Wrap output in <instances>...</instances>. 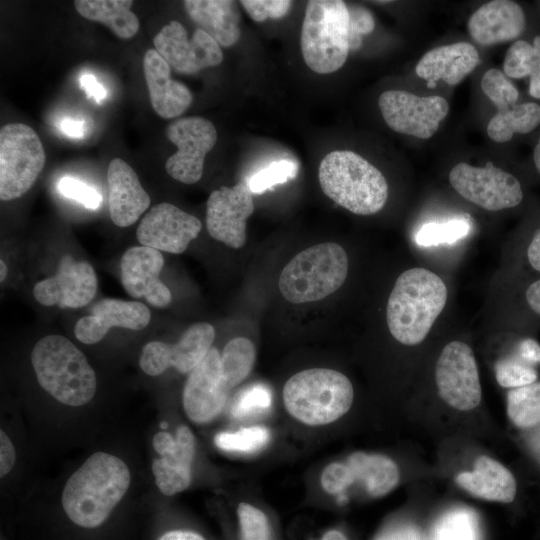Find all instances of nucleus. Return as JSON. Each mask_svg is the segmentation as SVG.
I'll return each instance as SVG.
<instances>
[{"label": "nucleus", "mask_w": 540, "mask_h": 540, "mask_svg": "<svg viewBox=\"0 0 540 540\" xmlns=\"http://www.w3.org/2000/svg\"><path fill=\"white\" fill-rule=\"evenodd\" d=\"M201 229L198 218L164 202L152 207L141 220L137 239L142 246L180 254L197 238Z\"/></svg>", "instance_id": "18"}, {"label": "nucleus", "mask_w": 540, "mask_h": 540, "mask_svg": "<svg viewBox=\"0 0 540 540\" xmlns=\"http://www.w3.org/2000/svg\"><path fill=\"white\" fill-rule=\"evenodd\" d=\"M503 71L515 79L529 76V94L540 99V35L534 37L533 43L515 41L506 52Z\"/></svg>", "instance_id": "31"}, {"label": "nucleus", "mask_w": 540, "mask_h": 540, "mask_svg": "<svg viewBox=\"0 0 540 540\" xmlns=\"http://www.w3.org/2000/svg\"><path fill=\"white\" fill-rule=\"evenodd\" d=\"M523 300L527 311L540 320V277L526 284Z\"/></svg>", "instance_id": "47"}, {"label": "nucleus", "mask_w": 540, "mask_h": 540, "mask_svg": "<svg viewBox=\"0 0 540 540\" xmlns=\"http://www.w3.org/2000/svg\"><path fill=\"white\" fill-rule=\"evenodd\" d=\"M447 301V287L435 273L411 268L397 278L389 295L386 319L398 342L414 346L431 330Z\"/></svg>", "instance_id": "2"}, {"label": "nucleus", "mask_w": 540, "mask_h": 540, "mask_svg": "<svg viewBox=\"0 0 540 540\" xmlns=\"http://www.w3.org/2000/svg\"><path fill=\"white\" fill-rule=\"evenodd\" d=\"M435 380L440 397L451 407L469 411L482 397L479 372L469 345L452 341L442 350L435 368Z\"/></svg>", "instance_id": "12"}, {"label": "nucleus", "mask_w": 540, "mask_h": 540, "mask_svg": "<svg viewBox=\"0 0 540 540\" xmlns=\"http://www.w3.org/2000/svg\"><path fill=\"white\" fill-rule=\"evenodd\" d=\"M477 49L468 42H458L428 51L415 67L416 74L435 88L438 80L453 86L461 82L479 64Z\"/></svg>", "instance_id": "26"}, {"label": "nucleus", "mask_w": 540, "mask_h": 540, "mask_svg": "<svg viewBox=\"0 0 540 540\" xmlns=\"http://www.w3.org/2000/svg\"><path fill=\"white\" fill-rule=\"evenodd\" d=\"M269 430L262 426H252L235 432H222L215 436L217 447L228 452L253 453L267 445Z\"/></svg>", "instance_id": "35"}, {"label": "nucleus", "mask_w": 540, "mask_h": 540, "mask_svg": "<svg viewBox=\"0 0 540 540\" xmlns=\"http://www.w3.org/2000/svg\"><path fill=\"white\" fill-rule=\"evenodd\" d=\"M166 136L178 148L166 160L167 173L184 184L198 182L203 174L205 157L217 141L213 123L198 116L180 118L166 128Z\"/></svg>", "instance_id": "11"}, {"label": "nucleus", "mask_w": 540, "mask_h": 540, "mask_svg": "<svg viewBox=\"0 0 540 540\" xmlns=\"http://www.w3.org/2000/svg\"><path fill=\"white\" fill-rule=\"evenodd\" d=\"M255 357L254 344L247 338L236 337L225 345L221 354V368L231 389L249 375Z\"/></svg>", "instance_id": "32"}, {"label": "nucleus", "mask_w": 540, "mask_h": 540, "mask_svg": "<svg viewBox=\"0 0 540 540\" xmlns=\"http://www.w3.org/2000/svg\"><path fill=\"white\" fill-rule=\"evenodd\" d=\"M31 362L40 386L59 402L82 406L94 396L96 375L85 355L67 338L48 335L31 353Z\"/></svg>", "instance_id": "4"}, {"label": "nucleus", "mask_w": 540, "mask_h": 540, "mask_svg": "<svg viewBox=\"0 0 540 540\" xmlns=\"http://www.w3.org/2000/svg\"><path fill=\"white\" fill-rule=\"evenodd\" d=\"M240 3L256 22H264L268 18H282L292 6V1L289 0H242Z\"/></svg>", "instance_id": "43"}, {"label": "nucleus", "mask_w": 540, "mask_h": 540, "mask_svg": "<svg viewBox=\"0 0 540 540\" xmlns=\"http://www.w3.org/2000/svg\"><path fill=\"white\" fill-rule=\"evenodd\" d=\"M298 169L296 162L283 159L270 163L246 180L253 194H261L275 185L294 179Z\"/></svg>", "instance_id": "38"}, {"label": "nucleus", "mask_w": 540, "mask_h": 540, "mask_svg": "<svg viewBox=\"0 0 540 540\" xmlns=\"http://www.w3.org/2000/svg\"><path fill=\"white\" fill-rule=\"evenodd\" d=\"M229 387L221 368V354L212 347L188 374L183 390V407L195 423H207L224 408Z\"/></svg>", "instance_id": "17"}, {"label": "nucleus", "mask_w": 540, "mask_h": 540, "mask_svg": "<svg viewBox=\"0 0 540 540\" xmlns=\"http://www.w3.org/2000/svg\"><path fill=\"white\" fill-rule=\"evenodd\" d=\"M163 265V255L156 249L141 245L126 250L121 258V282L126 292L133 298L144 297L154 307H167L172 295L159 278Z\"/></svg>", "instance_id": "21"}, {"label": "nucleus", "mask_w": 540, "mask_h": 540, "mask_svg": "<svg viewBox=\"0 0 540 540\" xmlns=\"http://www.w3.org/2000/svg\"><path fill=\"white\" fill-rule=\"evenodd\" d=\"M303 59L312 71L330 74L347 60L349 46L348 6L340 0H311L301 28Z\"/></svg>", "instance_id": "7"}, {"label": "nucleus", "mask_w": 540, "mask_h": 540, "mask_svg": "<svg viewBox=\"0 0 540 540\" xmlns=\"http://www.w3.org/2000/svg\"><path fill=\"white\" fill-rule=\"evenodd\" d=\"M495 375L500 386L511 389L532 384L538 378L536 369L518 357L499 360Z\"/></svg>", "instance_id": "40"}, {"label": "nucleus", "mask_w": 540, "mask_h": 540, "mask_svg": "<svg viewBox=\"0 0 540 540\" xmlns=\"http://www.w3.org/2000/svg\"><path fill=\"white\" fill-rule=\"evenodd\" d=\"M430 540H479L478 521L467 509H454L435 524Z\"/></svg>", "instance_id": "34"}, {"label": "nucleus", "mask_w": 540, "mask_h": 540, "mask_svg": "<svg viewBox=\"0 0 540 540\" xmlns=\"http://www.w3.org/2000/svg\"><path fill=\"white\" fill-rule=\"evenodd\" d=\"M533 166L536 173L540 176V135L538 136L537 142L533 147Z\"/></svg>", "instance_id": "54"}, {"label": "nucleus", "mask_w": 540, "mask_h": 540, "mask_svg": "<svg viewBox=\"0 0 540 540\" xmlns=\"http://www.w3.org/2000/svg\"><path fill=\"white\" fill-rule=\"evenodd\" d=\"M517 357L534 365L540 363V344L532 338H524L517 345Z\"/></svg>", "instance_id": "49"}, {"label": "nucleus", "mask_w": 540, "mask_h": 540, "mask_svg": "<svg viewBox=\"0 0 540 540\" xmlns=\"http://www.w3.org/2000/svg\"><path fill=\"white\" fill-rule=\"evenodd\" d=\"M378 104L392 130L420 139L432 137L449 111L447 100L441 96L419 97L401 90L383 92Z\"/></svg>", "instance_id": "13"}, {"label": "nucleus", "mask_w": 540, "mask_h": 540, "mask_svg": "<svg viewBox=\"0 0 540 540\" xmlns=\"http://www.w3.org/2000/svg\"><path fill=\"white\" fill-rule=\"evenodd\" d=\"M45 151L38 134L23 123H9L0 130V199L24 195L45 165Z\"/></svg>", "instance_id": "8"}, {"label": "nucleus", "mask_w": 540, "mask_h": 540, "mask_svg": "<svg viewBox=\"0 0 540 540\" xmlns=\"http://www.w3.org/2000/svg\"><path fill=\"white\" fill-rule=\"evenodd\" d=\"M320 540H348V538L340 530L330 529L322 535Z\"/></svg>", "instance_id": "53"}, {"label": "nucleus", "mask_w": 540, "mask_h": 540, "mask_svg": "<svg viewBox=\"0 0 540 540\" xmlns=\"http://www.w3.org/2000/svg\"><path fill=\"white\" fill-rule=\"evenodd\" d=\"M0 272H1L0 280L2 282L6 278L7 273H8L7 266L3 260H0Z\"/></svg>", "instance_id": "55"}, {"label": "nucleus", "mask_w": 540, "mask_h": 540, "mask_svg": "<svg viewBox=\"0 0 540 540\" xmlns=\"http://www.w3.org/2000/svg\"><path fill=\"white\" fill-rule=\"evenodd\" d=\"M349 12V46L356 50L361 46L363 35L374 30L375 22L372 14L362 6H348Z\"/></svg>", "instance_id": "44"}, {"label": "nucleus", "mask_w": 540, "mask_h": 540, "mask_svg": "<svg viewBox=\"0 0 540 540\" xmlns=\"http://www.w3.org/2000/svg\"><path fill=\"white\" fill-rule=\"evenodd\" d=\"M58 191L88 209H97L102 203V196L95 188L72 177H63L58 182Z\"/></svg>", "instance_id": "42"}, {"label": "nucleus", "mask_w": 540, "mask_h": 540, "mask_svg": "<svg viewBox=\"0 0 540 540\" xmlns=\"http://www.w3.org/2000/svg\"><path fill=\"white\" fill-rule=\"evenodd\" d=\"M107 184L113 223L118 227L134 224L150 205V197L136 172L121 158H114L108 165Z\"/></svg>", "instance_id": "23"}, {"label": "nucleus", "mask_w": 540, "mask_h": 540, "mask_svg": "<svg viewBox=\"0 0 540 540\" xmlns=\"http://www.w3.org/2000/svg\"><path fill=\"white\" fill-rule=\"evenodd\" d=\"M271 392L263 384H254L244 389L236 398L232 406L234 417H244L261 412L270 407Z\"/></svg>", "instance_id": "41"}, {"label": "nucleus", "mask_w": 540, "mask_h": 540, "mask_svg": "<svg viewBox=\"0 0 540 540\" xmlns=\"http://www.w3.org/2000/svg\"><path fill=\"white\" fill-rule=\"evenodd\" d=\"M527 27L522 6L511 0H493L483 4L468 21V32L481 45L511 41Z\"/></svg>", "instance_id": "24"}, {"label": "nucleus", "mask_w": 540, "mask_h": 540, "mask_svg": "<svg viewBox=\"0 0 540 540\" xmlns=\"http://www.w3.org/2000/svg\"><path fill=\"white\" fill-rule=\"evenodd\" d=\"M283 403L297 421L309 426L335 422L353 403L351 381L341 372L311 368L292 375L284 384Z\"/></svg>", "instance_id": "5"}, {"label": "nucleus", "mask_w": 540, "mask_h": 540, "mask_svg": "<svg viewBox=\"0 0 540 540\" xmlns=\"http://www.w3.org/2000/svg\"><path fill=\"white\" fill-rule=\"evenodd\" d=\"M525 262L535 273L540 274V225L534 226L524 249Z\"/></svg>", "instance_id": "46"}, {"label": "nucleus", "mask_w": 540, "mask_h": 540, "mask_svg": "<svg viewBox=\"0 0 540 540\" xmlns=\"http://www.w3.org/2000/svg\"><path fill=\"white\" fill-rule=\"evenodd\" d=\"M481 89L496 106L497 112L515 106L519 99L518 89L499 69L492 68L484 73L481 79Z\"/></svg>", "instance_id": "37"}, {"label": "nucleus", "mask_w": 540, "mask_h": 540, "mask_svg": "<svg viewBox=\"0 0 540 540\" xmlns=\"http://www.w3.org/2000/svg\"><path fill=\"white\" fill-rule=\"evenodd\" d=\"M90 311L91 314L79 319L74 327L75 337L84 344L99 342L112 327L141 330L151 319L150 310L139 301L105 298L96 302Z\"/></svg>", "instance_id": "22"}, {"label": "nucleus", "mask_w": 540, "mask_h": 540, "mask_svg": "<svg viewBox=\"0 0 540 540\" xmlns=\"http://www.w3.org/2000/svg\"><path fill=\"white\" fill-rule=\"evenodd\" d=\"M153 42L161 57L181 74H194L223 60L221 46L211 36L196 28L189 38L184 26L176 20L163 26Z\"/></svg>", "instance_id": "14"}, {"label": "nucleus", "mask_w": 540, "mask_h": 540, "mask_svg": "<svg viewBox=\"0 0 540 540\" xmlns=\"http://www.w3.org/2000/svg\"><path fill=\"white\" fill-rule=\"evenodd\" d=\"M59 129L68 137L81 139L85 136L86 123L82 120L64 118L59 122Z\"/></svg>", "instance_id": "51"}, {"label": "nucleus", "mask_w": 540, "mask_h": 540, "mask_svg": "<svg viewBox=\"0 0 540 540\" xmlns=\"http://www.w3.org/2000/svg\"><path fill=\"white\" fill-rule=\"evenodd\" d=\"M318 177L324 194L354 214H375L388 198V184L383 174L350 150L327 154L320 163Z\"/></svg>", "instance_id": "3"}, {"label": "nucleus", "mask_w": 540, "mask_h": 540, "mask_svg": "<svg viewBox=\"0 0 540 540\" xmlns=\"http://www.w3.org/2000/svg\"><path fill=\"white\" fill-rule=\"evenodd\" d=\"M449 181L460 196L488 211L516 208L525 198L519 178L492 162L484 167L458 163L450 171Z\"/></svg>", "instance_id": "9"}, {"label": "nucleus", "mask_w": 540, "mask_h": 540, "mask_svg": "<svg viewBox=\"0 0 540 540\" xmlns=\"http://www.w3.org/2000/svg\"><path fill=\"white\" fill-rule=\"evenodd\" d=\"M348 268V257L341 245L317 244L298 253L284 267L278 287L291 303L319 301L343 285Z\"/></svg>", "instance_id": "6"}, {"label": "nucleus", "mask_w": 540, "mask_h": 540, "mask_svg": "<svg viewBox=\"0 0 540 540\" xmlns=\"http://www.w3.org/2000/svg\"><path fill=\"white\" fill-rule=\"evenodd\" d=\"M254 211L253 193L247 180L211 192L206 204V226L210 236L238 249L246 242V221Z\"/></svg>", "instance_id": "15"}, {"label": "nucleus", "mask_w": 540, "mask_h": 540, "mask_svg": "<svg viewBox=\"0 0 540 540\" xmlns=\"http://www.w3.org/2000/svg\"><path fill=\"white\" fill-rule=\"evenodd\" d=\"M153 447L160 455L152 464L159 490L167 496L186 490L191 483V467L196 449L192 431L185 425L177 428L174 437L160 431L153 438Z\"/></svg>", "instance_id": "20"}, {"label": "nucleus", "mask_w": 540, "mask_h": 540, "mask_svg": "<svg viewBox=\"0 0 540 540\" xmlns=\"http://www.w3.org/2000/svg\"><path fill=\"white\" fill-rule=\"evenodd\" d=\"M131 0H77L76 11L84 18L106 25L117 37L130 39L139 30Z\"/></svg>", "instance_id": "29"}, {"label": "nucleus", "mask_w": 540, "mask_h": 540, "mask_svg": "<svg viewBox=\"0 0 540 540\" xmlns=\"http://www.w3.org/2000/svg\"><path fill=\"white\" fill-rule=\"evenodd\" d=\"M373 540H421V536L415 526L404 523L385 528Z\"/></svg>", "instance_id": "45"}, {"label": "nucleus", "mask_w": 540, "mask_h": 540, "mask_svg": "<svg viewBox=\"0 0 540 540\" xmlns=\"http://www.w3.org/2000/svg\"><path fill=\"white\" fill-rule=\"evenodd\" d=\"M143 70L154 111L164 119L183 114L192 102V93L170 77L171 67L155 49L146 51Z\"/></svg>", "instance_id": "25"}, {"label": "nucleus", "mask_w": 540, "mask_h": 540, "mask_svg": "<svg viewBox=\"0 0 540 540\" xmlns=\"http://www.w3.org/2000/svg\"><path fill=\"white\" fill-rule=\"evenodd\" d=\"M539 126L540 104L528 101L497 112L488 123L487 134L492 140L503 143L510 141L515 134H529Z\"/></svg>", "instance_id": "30"}, {"label": "nucleus", "mask_w": 540, "mask_h": 540, "mask_svg": "<svg viewBox=\"0 0 540 540\" xmlns=\"http://www.w3.org/2000/svg\"><path fill=\"white\" fill-rule=\"evenodd\" d=\"M193 22L221 47H230L240 38L241 15L236 2L229 0H186L183 2Z\"/></svg>", "instance_id": "27"}, {"label": "nucleus", "mask_w": 540, "mask_h": 540, "mask_svg": "<svg viewBox=\"0 0 540 540\" xmlns=\"http://www.w3.org/2000/svg\"><path fill=\"white\" fill-rule=\"evenodd\" d=\"M456 483L474 497L510 503L514 500L517 484L513 474L500 462L480 456L472 472H462Z\"/></svg>", "instance_id": "28"}, {"label": "nucleus", "mask_w": 540, "mask_h": 540, "mask_svg": "<svg viewBox=\"0 0 540 540\" xmlns=\"http://www.w3.org/2000/svg\"><path fill=\"white\" fill-rule=\"evenodd\" d=\"M80 87L85 91L88 98H93L101 103L107 98L106 89L97 81L94 75L83 74L80 79Z\"/></svg>", "instance_id": "50"}, {"label": "nucleus", "mask_w": 540, "mask_h": 540, "mask_svg": "<svg viewBox=\"0 0 540 540\" xmlns=\"http://www.w3.org/2000/svg\"><path fill=\"white\" fill-rule=\"evenodd\" d=\"M130 471L118 457L96 452L67 480L62 506L75 524L85 528L101 525L124 497Z\"/></svg>", "instance_id": "1"}, {"label": "nucleus", "mask_w": 540, "mask_h": 540, "mask_svg": "<svg viewBox=\"0 0 540 540\" xmlns=\"http://www.w3.org/2000/svg\"><path fill=\"white\" fill-rule=\"evenodd\" d=\"M399 469L389 457L356 451L344 462H333L321 474V486L329 494L340 495L353 484H359L373 498L392 491L399 482Z\"/></svg>", "instance_id": "10"}, {"label": "nucleus", "mask_w": 540, "mask_h": 540, "mask_svg": "<svg viewBox=\"0 0 540 540\" xmlns=\"http://www.w3.org/2000/svg\"><path fill=\"white\" fill-rule=\"evenodd\" d=\"M507 414L520 428L540 423V382L511 389L507 394Z\"/></svg>", "instance_id": "33"}, {"label": "nucleus", "mask_w": 540, "mask_h": 540, "mask_svg": "<svg viewBox=\"0 0 540 540\" xmlns=\"http://www.w3.org/2000/svg\"><path fill=\"white\" fill-rule=\"evenodd\" d=\"M97 285L93 267L67 254L61 258L54 276L34 285L33 295L44 306L80 308L92 301Z\"/></svg>", "instance_id": "19"}, {"label": "nucleus", "mask_w": 540, "mask_h": 540, "mask_svg": "<svg viewBox=\"0 0 540 540\" xmlns=\"http://www.w3.org/2000/svg\"><path fill=\"white\" fill-rule=\"evenodd\" d=\"M240 540H272L267 515L259 508L242 502L237 508Z\"/></svg>", "instance_id": "39"}, {"label": "nucleus", "mask_w": 540, "mask_h": 540, "mask_svg": "<svg viewBox=\"0 0 540 540\" xmlns=\"http://www.w3.org/2000/svg\"><path fill=\"white\" fill-rule=\"evenodd\" d=\"M470 228V223L465 219L430 222L419 229L415 241L420 246L450 244L468 235Z\"/></svg>", "instance_id": "36"}, {"label": "nucleus", "mask_w": 540, "mask_h": 540, "mask_svg": "<svg viewBox=\"0 0 540 540\" xmlns=\"http://www.w3.org/2000/svg\"><path fill=\"white\" fill-rule=\"evenodd\" d=\"M158 540H205L200 534L191 530H172L163 534Z\"/></svg>", "instance_id": "52"}, {"label": "nucleus", "mask_w": 540, "mask_h": 540, "mask_svg": "<svg viewBox=\"0 0 540 540\" xmlns=\"http://www.w3.org/2000/svg\"><path fill=\"white\" fill-rule=\"evenodd\" d=\"M15 462V449L14 446L6 435L1 430L0 432V475L3 477L9 473Z\"/></svg>", "instance_id": "48"}, {"label": "nucleus", "mask_w": 540, "mask_h": 540, "mask_svg": "<svg viewBox=\"0 0 540 540\" xmlns=\"http://www.w3.org/2000/svg\"><path fill=\"white\" fill-rule=\"evenodd\" d=\"M214 338L213 325L207 322L195 323L175 344L160 341L147 343L140 354V367L150 376L160 375L170 367L189 374L212 348Z\"/></svg>", "instance_id": "16"}]
</instances>
